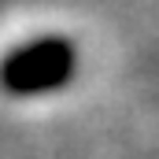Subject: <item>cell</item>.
<instances>
[{
    "instance_id": "obj_1",
    "label": "cell",
    "mask_w": 159,
    "mask_h": 159,
    "mask_svg": "<svg viewBox=\"0 0 159 159\" xmlns=\"http://www.w3.org/2000/svg\"><path fill=\"white\" fill-rule=\"evenodd\" d=\"M74 48L67 37H34L30 44H19L0 63V85L15 96H34L59 89L74 78Z\"/></svg>"
}]
</instances>
